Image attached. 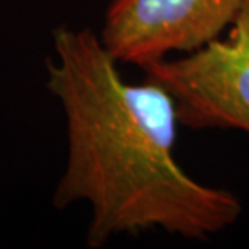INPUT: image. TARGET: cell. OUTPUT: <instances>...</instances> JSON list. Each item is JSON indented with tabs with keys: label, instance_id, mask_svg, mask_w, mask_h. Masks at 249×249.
Returning <instances> with one entry per match:
<instances>
[{
	"label": "cell",
	"instance_id": "obj_1",
	"mask_svg": "<svg viewBox=\"0 0 249 249\" xmlns=\"http://www.w3.org/2000/svg\"><path fill=\"white\" fill-rule=\"evenodd\" d=\"M46 74L67 128V163L52 204L91 207L89 248L149 230L206 241L238 222L235 193L194 180L178 163L173 97L147 79L124 81L99 34L57 26Z\"/></svg>",
	"mask_w": 249,
	"mask_h": 249
},
{
	"label": "cell",
	"instance_id": "obj_2",
	"mask_svg": "<svg viewBox=\"0 0 249 249\" xmlns=\"http://www.w3.org/2000/svg\"><path fill=\"white\" fill-rule=\"evenodd\" d=\"M177 106L180 124L191 129H240L249 133V0H243L227 39L175 60L141 68Z\"/></svg>",
	"mask_w": 249,
	"mask_h": 249
},
{
	"label": "cell",
	"instance_id": "obj_3",
	"mask_svg": "<svg viewBox=\"0 0 249 249\" xmlns=\"http://www.w3.org/2000/svg\"><path fill=\"white\" fill-rule=\"evenodd\" d=\"M243 0H110L99 33L118 65L194 52L231 26Z\"/></svg>",
	"mask_w": 249,
	"mask_h": 249
}]
</instances>
